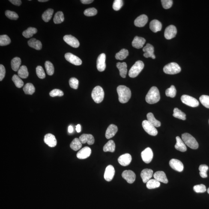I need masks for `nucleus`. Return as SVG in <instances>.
I'll return each mask as SVG.
<instances>
[{
	"label": "nucleus",
	"mask_w": 209,
	"mask_h": 209,
	"mask_svg": "<svg viewBox=\"0 0 209 209\" xmlns=\"http://www.w3.org/2000/svg\"><path fill=\"white\" fill-rule=\"evenodd\" d=\"M69 84L71 88L77 89L79 85V81L76 78H72L69 80Z\"/></svg>",
	"instance_id": "nucleus-53"
},
{
	"label": "nucleus",
	"mask_w": 209,
	"mask_h": 209,
	"mask_svg": "<svg viewBox=\"0 0 209 209\" xmlns=\"http://www.w3.org/2000/svg\"><path fill=\"white\" fill-rule=\"evenodd\" d=\"M5 14L8 18L12 20H17L19 18V16L17 13L10 10H6L5 12Z\"/></svg>",
	"instance_id": "nucleus-49"
},
{
	"label": "nucleus",
	"mask_w": 209,
	"mask_h": 209,
	"mask_svg": "<svg viewBox=\"0 0 209 209\" xmlns=\"http://www.w3.org/2000/svg\"><path fill=\"white\" fill-rule=\"evenodd\" d=\"M6 70L5 67L2 64L0 65V81H2L5 77Z\"/></svg>",
	"instance_id": "nucleus-57"
},
{
	"label": "nucleus",
	"mask_w": 209,
	"mask_h": 209,
	"mask_svg": "<svg viewBox=\"0 0 209 209\" xmlns=\"http://www.w3.org/2000/svg\"><path fill=\"white\" fill-rule=\"evenodd\" d=\"M150 28L153 32H157L161 30L162 28V23L159 21L154 19L150 22Z\"/></svg>",
	"instance_id": "nucleus-27"
},
{
	"label": "nucleus",
	"mask_w": 209,
	"mask_h": 209,
	"mask_svg": "<svg viewBox=\"0 0 209 209\" xmlns=\"http://www.w3.org/2000/svg\"><path fill=\"white\" fill-rule=\"evenodd\" d=\"M199 100L205 107L209 109V96L203 95L199 98Z\"/></svg>",
	"instance_id": "nucleus-48"
},
{
	"label": "nucleus",
	"mask_w": 209,
	"mask_h": 209,
	"mask_svg": "<svg viewBox=\"0 0 209 209\" xmlns=\"http://www.w3.org/2000/svg\"><path fill=\"white\" fill-rule=\"evenodd\" d=\"M173 115L175 118L179 119L185 120L186 119V115L184 113L177 108H175L174 110V114Z\"/></svg>",
	"instance_id": "nucleus-41"
},
{
	"label": "nucleus",
	"mask_w": 209,
	"mask_h": 209,
	"mask_svg": "<svg viewBox=\"0 0 209 209\" xmlns=\"http://www.w3.org/2000/svg\"><path fill=\"white\" fill-rule=\"evenodd\" d=\"M76 131L78 133H80L81 131V127L80 124H78L76 126Z\"/></svg>",
	"instance_id": "nucleus-60"
},
{
	"label": "nucleus",
	"mask_w": 209,
	"mask_h": 209,
	"mask_svg": "<svg viewBox=\"0 0 209 209\" xmlns=\"http://www.w3.org/2000/svg\"><path fill=\"white\" fill-rule=\"evenodd\" d=\"M37 32V28L29 27L23 31L22 33V35L26 38H30L32 37L34 34H36Z\"/></svg>",
	"instance_id": "nucleus-38"
},
{
	"label": "nucleus",
	"mask_w": 209,
	"mask_h": 209,
	"mask_svg": "<svg viewBox=\"0 0 209 209\" xmlns=\"http://www.w3.org/2000/svg\"><path fill=\"white\" fill-rule=\"evenodd\" d=\"M73 131V128L71 126H70L68 127V132L69 133H71Z\"/></svg>",
	"instance_id": "nucleus-61"
},
{
	"label": "nucleus",
	"mask_w": 209,
	"mask_h": 209,
	"mask_svg": "<svg viewBox=\"0 0 209 209\" xmlns=\"http://www.w3.org/2000/svg\"><path fill=\"white\" fill-rule=\"evenodd\" d=\"M131 161L132 156L129 153L122 155L118 159V161L120 164L124 167L130 164Z\"/></svg>",
	"instance_id": "nucleus-18"
},
{
	"label": "nucleus",
	"mask_w": 209,
	"mask_h": 209,
	"mask_svg": "<svg viewBox=\"0 0 209 209\" xmlns=\"http://www.w3.org/2000/svg\"><path fill=\"white\" fill-rule=\"evenodd\" d=\"M160 182L155 179H152L147 183V187L148 189H153L160 187Z\"/></svg>",
	"instance_id": "nucleus-39"
},
{
	"label": "nucleus",
	"mask_w": 209,
	"mask_h": 209,
	"mask_svg": "<svg viewBox=\"0 0 209 209\" xmlns=\"http://www.w3.org/2000/svg\"><path fill=\"white\" fill-rule=\"evenodd\" d=\"M23 90L26 94L31 95L35 92V89L32 84L28 83L24 86Z\"/></svg>",
	"instance_id": "nucleus-36"
},
{
	"label": "nucleus",
	"mask_w": 209,
	"mask_h": 209,
	"mask_svg": "<svg viewBox=\"0 0 209 209\" xmlns=\"http://www.w3.org/2000/svg\"><path fill=\"white\" fill-rule=\"evenodd\" d=\"M91 97L95 103H99L102 102L104 97V92L100 86L94 88L91 93Z\"/></svg>",
	"instance_id": "nucleus-4"
},
{
	"label": "nucleus",
	"mask_w": 209,
	"mask_h": 209,
	"mask_svg": "<svg viewBox=\"0 0 209 209\" xmlns=\"http://www.w3.org/2000/svg\"><path fill=\"white\" fill-rule=\"evenodd\" d=\"M142 126L145 131L149 135L155 136L158 134L157 129L148 120H145L143 122Z\"/></svg>",
	"instance_id": "nucleus-8"
},
{
	"label": "nucleus",
	"mask_w": 209,
	"mask_h": 209,
	"mask_svg": "<svg viewBox=\"0 0 209 209\" xmlns=\"http://www.w3.org/2000/svg\"><path fill=\"white\" fill-rule=\"evenodd\" d=\"M11 42V40L8 36L4 35L0 36V46H7Z\"/></svg>",
	"instance_id": "nucleus-46"
},
{
	"label": "nucleus",
	"mask_w": 209,
	"mask_h": 209,
	"mask_svg": "<svg viewBox=\"0 0 209 209\" xmlns=\"http://www.w3.org/2000/svg\"><path fill=\"white\" fill-rule=\"evenodd\" d=\"M177 33V30L175 26L173 25H170L165 30V37L168 40H170L175 37Z\"/></svg>",
	"instance_id": "nucleus-10"
},
{
	"label": "nucleus",
	"mask_w": 209,
	"mask_h": 209,
	"mask_svg": "<svg viewBox=\"0 0 209 209\" xmlns=\"http://www.w3.org/2000/svg\"><path fill=\"white\" fill-rule=\"evenodd\" d=\"M82 144L78 138H75L70 144V148L75 151H78L82 148Z\"/></svg>",
	"instance_id": "nucleus-35"
},
{
	"label": "nucleus",
	"mask_w": 209,
	"mask_h": 209,
	"mask_svg": "<svg viewBox=\"0 0 209 209\" xmlns=\"http://www.w3.org/2000/svg\"><path fill=\"white\" fill-rule=\"evenodd\" d=\"M161 2L162 6L165 9L170 8L173 4L172 0H162Z\"/></svg>",
	"instance_id": "nucleus-56"
},
{
	"label": "nucleus",
	"mask_w": 209,
	"mask_h": 209,
	"mask_svg": "<svg viewBox=\"0 0 209 209\" xmlns=\"http://www.w3.org/2000/svg\"><path fill=\"white\" fill-rule=\"evenodd\" d=\"M49 94L52 97H55L56 96L62 97V96L64 95V93L61 90L55 89H54L51 91L50 92Z\"/></svg>",
	"instance_id": "nucleus-55"
},
{
	"label": "nucleus",
	"mask_w": 209,
	"mask_h": 209,
	"mask_svg": "<svg viewBox=\"0 0 209 209\" xmlns=\"http://www.w3.org/2000/svg\"><path fill=\"white\" fill-rule=\"evenodd\" d=\"M117 68L119 69L120 75L122 77L125 78L127 73V65L126 62H118L116 65Z\"/></svg>",
	"instance_id": "nucleus-29"
},
{
	"label": "nucleus",
	"mask_w": 209,
	"mask_h": 209,
	"mask_svg": "<svg viewBox=\"0 0 209 209\" xmlns=\"http://www.w3.org/2000/svg\"><path fill=\"white\" fill-rule=\"evenodd\" d=\"M46 73L49 76H52L54 72V68L53 64L49 61H46L45 64Z\"/></svg>",
	"instance_id": "nucleus-43"
},
{
	"label": "nucleus",
	"mask_w": 209,
	"mask_h": 209,
	"mask_svg": "<svg viewBox=\"0 0 209 209\" xmlns=\"http://www.w3.org/2000/svg\"><path fill=\"white\" fill-rule=\"evenodd\" d=\"M169 165L172 169L179 172H182L184 169V165L183 163L177 159H171L170 161Z\"/></svg>",
	"instance_id": "nucleus-15"
},
{
	"label": "nucleus",
	"mask_w": 209,
	"mask_h": 209,
	"mask_svg": "<svg viewBox=\"0 0 209 209\" xmlns=\"http://www.w3.org/2000/svg\"><path fill=\"white\" fill-rule=\"evenodd\" d=\"M129 55V52L127 50L123 49L115 55V58L117 60H123L127 58Z\"/></svg>",
	"instance_id": "nucleus-40"
},
{
	"label": "nucleus",
	"mask_w": 209,
	"mask_h": 209,
	"mask_svg": "<svg viewBox=\"0 0 209 209\" xmlns=\"http://www.w3.org/2000/svg\"><path fill=\"white\" fill-rule=\"evenodd\" d=\"M9 1L14 5L17 6H20L22 3L21 0H10Z\"/></svg>",
	"instance_id": "nucleus-58"
},
{
	"label": "nucleus",
	"mask_w": 209,
	"mask_h": 209,
	"mask_svg": "<svg viewBox=\"0 0 209 209\" xmlns=\"http://www.w3.org/2000/svg\"><path fill=\"white\" fill-rule=\"evenodd\" d=\"M153 177L155 179L159 182H161L165 184H167L168 183L166 174L163 171H159L156 172L153 175Z\"/></svg>",
	"instance_id": "nucleus-26"
},
{
	"label": "nucleus",
	"mask_w": 209,
	"mask_h": 209,
	"mask_svg": "<svg viewBox=\"0 0 209 209\" xmlns=\"http://www.w3.org/2000/svg\"><path fill=\"white\" fill-rule=\"evenodd\" d=\"M144 67V64L142 61H136L129 70V77L132 78L136 77L142 71Z\"/></svg>",
	"instance_id": "nucleus-5"
},
{
	"label": "nucleus",
	"mask_w": 209,
	"mask_h": 209,
	"mask_svg": "<svg viewBox=\"0 0 209 209\" xmlns=\"http://www.w3.org/2000/svg\"><path fill=\"white\" fill-rule=\"evenodd\" d=\"M153 171L150 169L143 170L141 173V177L144 183H147L152 177Z\"/></svg>",
	"instance_id": "nucleus-23"
},
{
	"label": "nucleus",
	"mask_w": 209,
	"mask_h": 209,
	"mask_svg": "<svg viewBox=\"0 0 209 209\" xmlns=\"http://www.w3.org/2000/svg\"><path fill=\"white\" fill-rule=\"evenodd\" d=\"M18 76L23 79L27 78L29 75L28 69L25 66H22L19 68L18 72Z\"/></svg>",
	"instance_id": "nucleus-34"
},
{
	"label": "nucleus",
	"mask_w": 209,
	"mask_h": 209,
	"mask_svg": "<svg viewBox=\"0 0 209 209\" xmlns=\"http://www.w3.org/2000/svg\"><path fill=\"white\" fill-rule=\"evenodd\" d=\"M81 2L85 4H90L94 2L93 0H82Z\"/></svg>",
	"instance_id": "nucleus-59"
},
{
	"label": "nucleus",
	"mask_w": 209,
	"mask_h": 209,
	"mask_svg": "<svg viewBox=\"0 0 209 209\" xmlns=\"http://www.w3.org/2000/svg\"><path fill=\"white\" fill-rule=\"evenodd\" d=\"M54 11V10L53 9H48L43 13L42 15V19L45 22H49L52 17Z\"/></svg>",
	"instance_id": "nucleus-37"
},
{
	"label": "nucleus",
	"mask_w": 209,
	"mask_h": 209,
	"mask_svg": "<svg viewBox=\"0 0 209 209\" xmlns=\"http://www.w3.org/2000/svg\"><path fill=\"white\" fill-rule=\"evenodd\" d=\"M63 39L67 44L74 48H78L80 45L78 39L71 35L64 36Z\"/></svg>",
	"instance_id": "nucleus-12"
},
{
	"label": "nucleus",
	"mask_w": 209,
	"mask_h": 209,
	"mask_svg": "<svg viewBox=\"0 0 209 209\" xmlns=\"http://www.w3.org/2000/svg\"><path fill=\"white\" fill-rule=\"evenodd\" d=\"M36 73L38 77L40 79H43L46 78V74L43 67L41 66H38L36 68Z\"/></svg>",
	"instance_id": "nucleus-50"
},
{
	"label": "nucleus",
	"mask_w": 209,
	"mask_h": 209,
	"mask_svg": "<svg viewBox=\"0 0 209 209\" xmlns=\"http://www.w3.org/2000/svg\"><path fill=\"white\" fill-rule=\"evenodd\" d=\"M165 94L167 97L174 98L176 94V90L174 85L171 86L170 88L167 89L165 91Z\"/></svg>",
	"instance_id": "nucleus-47"
},
{
	"label": "nucleus",
	"mask_w": 209,
	"mask_h": 209,
	"mask_svg": "<svg viewBox=\"0 0 209 209\" xmlns=\"http://www.w3.org/2000/svg\"><path fill=\"white\" fill-rule=\"evenodd\" d=\"M115 173V171L114 167L112 165H108L105 171L104 178L106 181H111L113 179Z\"/></svg>",
	"instance_id": "nucleus-16"
},
{
	"label": "nucleus",
	"mask_w": 209,
	"mask_h": 209,
	"mask_svg": "<svg viewBox=\"0 0 209 209\" xmlns=\"http://www.w3.org/2000/svg\"><path fill=\"white\" fill-rule=\"evenodd\" d=\"M182 139L186 145L192 149H197L199 147V145L196 139L189 133H185L182 135Z\"/></svg>",
	"instance_id": "nucleus-3"
},
{
	"label": "nucleus",
	"mask_w": 209,
	"mask_h": 209,
	"mask_svg": "<svg viewBox=\"0 0 209 209\" xmlns=\"http://www.w3.org/2000/svg\"><path fill=\"white\" fill-rule=\"evenodd\" d=\"M122 176L129 184H132L136 180V174L131 170L125 171L123 172Z\"/></svg>",
	"instance_id": "nucleus-13"
},
{
	"label": "nucleus",
	"mask_w": 209,
	"mask_h": 209,
	"mask_svg": "<svg viewBox=\"0 0 209 209\" xmlns=\"http://www.w3.org/2000/svg\"><path fill=\"white\" fill-rule=\"evenodd\" d=\"M199 170L200 176L203 178H207V172L208 170V167L205 164L201 165L199 167Z\"/></svg>",
	"instance_id": "nucleus-45"
},
{
	"label": "nucleus",
	"mask_w": 209,
	"mask_h": 209,
	"mask_svg": "<svg viewBox=\"0 0 209 209\" xmlns=\"http://www.w3.org/2000/svg\"><path fill=\"white\" fill-rule=\"evenodd\" d=\"M48 0H38V2H46L48 1Z\"/></svg>",
	"instance_id": "nucleus-62"
},
{
	"label": "nucleus",
	"mask_w": 209,
	"mask_h": 209,
	"mask_svg": "<svg viewBox=\"0 0 209 209\" xmlns=\"http://www.w3.org/2000/svg\"><path fill=\"white\" fill-rule=\"evenodd\" d=\"M193 189L197 193H203L207 190L205 186L203 184L197 185L194 186Z\"/></svg>",
	"instance_id": "nucleus-51"
},
{
	"label": "nucleus",
	"mask_w": 209,
	"mask_h": 209,
	"mask_svg": "<svg viewBox=\"0 0 209 209\" xmlns=\"http://www.w3.org/2000/svg\"><path fill=\"white\" fill-rule=\"evenodd\" d=\"M160 98V92L157 87L153 86L150 89L146 97V101L149 104H152L157 103Z\"/></svg>",
	"instance_id": "nucleus-2"
},
{
	"label": "nucleus",
	"mask_w": 209,
	"mask_h": 209,
	"mask_svg": "<svg viewBox=\"0 0 209 209\" xmlns=\"http://www.w3.org/2000/svg\"><path fill=\"white\" fill-rule=\"evenodd\" d=\"M163 70L167 74H175L180 73L181 68L177 63L171 62L165 66Z\"/></svg>",
	"instance_id": "nucleus-6"
},
{
	"label": "nucleus",
	"mask_w": 209,
	"mask_h": 209,
	"mask_svg": "<svg viewBox=\"0 0 209 209\" xmlns=\"http://www.w3.org/2000/svg\"><path fill=\"white\" fill-rule=\"evenodd\" d=\"M117 92L119 96V100L121 103H127L130 100L131 96L130 89L124 85H120L117 88Z\"/></svg>",
	"instance_id": "nucleus-1"
},
{
	"label": "nucleus",
	"mask_w": 209,
	"mask_h": 209,
	"mask_svg": "<svg viewBox=\"0 0 209 209\" xmlns=\"http://www.w3.org/2000/svg\"><path fill=\"white\" fill-rule=\"evenodd\" d=\"M141 158L143 161L146 163H149L152 160L153 153L150 148H147L141 153Z\"/></svg>",
	"instance_id": "nucleus-9"
},
{
	"label": "nucleus",
	"mask_w": 209,
	"mask_h": 209,
	"mask_svg": "<svg viewBox=\"0 0 209 209\" xmlns=\"http://www.w3.org/2000/svg\"><path fill=\"white\" fill-rule=\"evenodd\" d=\"M115 143L112 140L109 141L103 147V150L104 152H114L115 150Z\"/></svg>",
	"instance_id": "nucleus-33"
},
{
	"label": "nucleus",
	"mask_w": 209,
	"mask_h": 209,
	"mask_svg": "<svg viewBox=\"0 0 209 209\" xmlns=\"http://www.w3.org/2000/svg\"><path fill=\"white\" fill-rule=\"evenodd\" d=\"M143 51L145 52L144 54V56L146 58H151L153 59L155 58V56L154 54V47L150 43H147L146 46L143 48Z\"/></svg>",
	"instance_id": "nucleus-17"
},
{
	"label": "nucleus",
	"mask_w": 209,
	"mask_h": 209,
	"mask_svg": "<svg viewBox=\"0 0 209 209\" xmlns=\"http://www.w3.org/2000/svg\"><path fill=\"white\" fill-rule=\"evenodd\" d=\"M123 4V1L122 0H115L113 5V8L116 11H118L122 7Z\"/></svg>",
	"instance_id": "nucleus-54"
},
{
	"label": "nucleus",
	"mask_w": 209,
	"mask_h": 209,
	"mask_svg": "<svg viewBox=\"0 0 209 209\" xmlns=\"http://www.w3.org/2000/svg\"></svg>",
	"instance_id": "nucleus-64"
},
{
	"label": "nucleus",
	"mask_w": 209,
	"mask_h": 209,
	"mask_svg": "<svg viewBox=\"0 0 209 209\" xmlns=\"http://www.w3.org/2000/svg\"><path fill=\"white\" fill-rule=\"evenodd\" d=\"M106 55L105 54H101L97 60V68L99 71H103L106 68Z\"/></svg>",
	"instance_id": "nucleus-14"
},
{
	"label": "nucleus",
	"mask_w": 209,
	"mask_h": 209,
	"mask_svg": "<svg viewBox=\"0 0 209 209\" xmlns=\"http://www.w3.org/2000/svg\"><path fill=\"white\" fill-rule=\"evenodd\" d=\"M12 80L14 82L16 86L18 88H21L23 86L24 82L18 76L14 74L12 78Z\"/></svg>",
	"instance_id": "nucleus-44"
},
{
	"label": "nucleus",
	"mask_w": 209,
	"mask_h": 209,
	"mask_svg": "<svg viewBox=\"0 0 209 209\" xmlns=\"http://www.w3.org/2000/svg\"><path fill=\"white\" fill-rule=\"evenodd\" d=\"M118 131V127L114 124H111L107 129L106 137L107 139H109L113 137Z\"/></svg>",
	"instance_id": "nucleus-24"
},
{
	"label": "nucleus",
	"mask_w": 209,
	"mask_h": 209,
	"mask_svg": "<svg viewBox=\"0 0 209 209\" xmlns=\"http://www.w3.org/2000/svg\"><path fill=\"white\" fill-rule=\"evenodd\" d=\"M84 14L87 16H92L96 15L97 13V10L95 8H90L86 10L84 12Z\"/></svg>",
	"instance_id": "nucleus-52"
},
{
	"label": "nucleus",
	"mask_w": 209,
	"mask_h": 209,
	"mask_svg": "<svg viewBox=\"0 0 209 209\" xmlns=\"http://www.w3.org/2000/svg\"><path fill=\"white\" fill-rule=\"evenodd\" d=\"M91 153V148L85 147L81 149L77 154V157L80 159H85L89 157Z\"/></svg>",
	"instance_id": "nucleus-20"
},
{
	"label": "nucleus",
	"mask_w": 209,
	"mask_h": 209,
	"mask_svg": "<svg viewBox=\"0 0 209 209\" xmlns=\"http://www.w3.org/2000/svg\"><path fill=\"white\" fill-rule=\"evenodd\" d=\"M28 45L30 47L37 50H40L42 48L41 42L34 38L31 39L28 41Z\"/></svg>",
	"instance_id": "nucleus-30"
},
{
	"label": "nucleus",
	"mask_w": 209,
	"mask_h": 209,
	"mask_svg": "<svg viewBox=\"0 0 209 209\" xmlns=\"http://www.w3.org/2000/svg\"><path fill=\"white\" fill-rule=\"evenodd\" d=\"M21 59L18 57L13 58L11 61V66L12 70L15 71H17L20 68L21 64Z\"/></svg>",
	"instance_id": "nucleus-31"
},
{
	"label": "nucleus",
	"mask_w": 209,
	"mask_h": 209,
	"mask_svg": "<svg viewBox=\"0 0 209 209\" xmlns=\"http://www.w3.org/2000/svg\"><path fill=\"white\" fill-rule=\"evenodd\" d=\"M79 139L82 144L87 143L89 145H92L94 142V137L90 134H82L79 137Z\"/></svg>",
	"instance_id": "nucleus-21"
},
{
	"label": "nucleus",
	"mask_w": 209,
	"mask_h": 209,
	"mask_svg": "<svg viewBox=\"0 0 209 209\" xmlns=\"http://www.w3.org/2000/svg\"><path fill=\"white\" fill-rule=\"evenodd\" d=\"M148 21V18L147 15L145 14L141 15L135 19V25L139 27H142L146 25Z\"/></svg>",
	"instance_id": "nucleus-22"
},
{
	"label": "nucleus",
	"mask_w": 209,
	"mask_h": 209,
	"mask_svg": "<svg viewBox=\"0 0 209 209\" xmlns=\"http://www.w3.org/2000/svg\"><path fill=\"white\" fill-rule=\"evenodd\" d=\"M176 139L177 142L175 146L176 149L181 152L186 151L187 150V147L183 140L179 136L176 137Z\"/></svg>",
	"instance_id": "nucleus-28"
},
{
	"label": "nucleus",
	"mask_w": 209,
	"mask_h": 209,
	"mask_svg": "<svg viewBox=\"0 0 209 209\" xmlns=\"http://www.w3.org/2000/svg\"><path fill=\"white\" fill-rule=\"evenodd\" d=\"M65 58L69 62L76 66L81 65L82 63V61L80 58L71 53L66 54Z\"/></svg>",
	"instance_id": "nucleus-11"
},
{
	"label": "nucleus",
	"mask_w": 209,
	"mask_h": 209,
	"mask_svg": "<svg viewBox=\"0 0 209 209\" xmlns=\"http://www.w3.org/2000/svg\"><path fill=\"white\" fill-rule=\"evenodd\" d=\"M64 14L62 12H57L54 18V22L55 24H60L64 22Z\"/></svg>",
	"instance_id": "nucleus-42"
},
{
	"label": "nucleus",
	"mask_w": 209,
	"mask_h": 209,
	"mask_svg": "<svg viewBox=\"0 0 209 209\" xmlns=\"http://www.w3.org/2000/svg\"><path fill=\"white\" fill-rule=\"evenodd\" d=\"M207 193H208L209 194V188H208V189H207Z\"/></svg>",
	"instance_id": "nucleus-63"
},
{
	"label": "nucleus",
	"mask_w": 209,
	"mask_h": 209,
	"mask_svg": "<svg viewBox=\"0 0 209 209\" xmlns=\"http://www.w3.org/2000/svg\"><path fill=\"white\" fill-rule=\"evenodd\" d=\"M148 121L154 126L155 127H159L161 126V123L156 120L152 113H149L147 115Z\"/></svg>",
	"instance_id": "nucleus-32"
},
{
	"label": "nucleus",
	"mask_w": 209,
	"mask_h": 209,
	"mask_svg": "<svg viewBox=\"0 0 209 209\" xmlns=\"http://www.w3.org/2000/svg\"><path fill=\"white\" fill-rule=\"evenodd\" d=\"M181 100L183 103L191 107H195L199 105V102L197 99L186 94L182 96Z\"/></svg>",
	"instance_id": "nucleus-7"
},
{
	"label": "nucleus",
	"mask_w": 209,
	"mask_h": 209,
	"mask_svg": "<svg viewBox=\"0 0 209 209\" xmlns=\"http://www.w3.org/2000/svg\"><path fill=\"white\" fill-rule=\"evenodd\" d=\"M145 42V39L143 38L136 36L132 42V46L136 49H141L143 47Z\"/></svg>",
	"instance_id": "nucleus-25"
},
{
	"label": "nucleus",
	"mask_w": 209,
	"mask_h": 209,
	"mask_svg": "<svg viewBox=\"0 0 209 209\" xmlns=\"http://www.w3.org/2000/svg\"><path fill=\"white\" fill-rule=\"evenodd\" d=\"M44 141L45 143L50 147H54L57 145V141L55 136L50 133L45 135Z\"/></svg>",
	"instance_id": "nucleus-19"
}]
</instances>
